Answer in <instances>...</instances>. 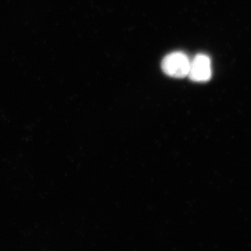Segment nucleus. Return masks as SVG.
I'll return each instance as SVG.
<instances>
[{"instance_id":"2","label":"nucleus","mask_w":251,"mask_h":251,"mask_svg":"<svg viewBox=\"0 0 251 251\" xmlns=\"http://www.w3.org/2000/svg\"><path fill=\"white\" fill-rule=\"evenodd\" d=\"M191 80L194 82H204L211 77V63L207 56L198 55L190 61V68L188 75Z\"/></svg>"},{"instance_id":"1","label":"nucleus","mask_w":251,"mask_h":251,"mask_svg":"<svg viewBox=\"0 0 251 251\" xmlns=\"http://www.w3.org/2000/svg\"><path fill=\"white\" fill-rule=\"evenodd\" d=\"M190 68V61L183 52H172L162 60L163 72L170 77L182 78L188 76Z\"/></svg>"}]
</instances>
